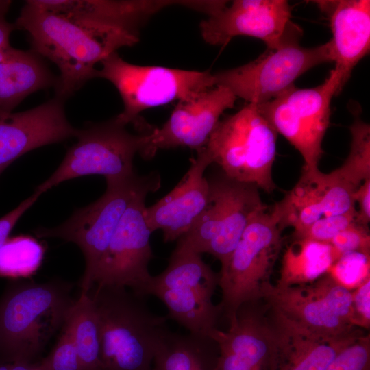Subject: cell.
<instances>
[{
	"label": "cell",
	"mask_w": 370,
	"mask_h": 370,
	"mask_svg": "<svg viewBox=\"0 0 370 370\" xmlns=\"http://www.w3.org/2000/svg\"><path fill=\"white\" fill-rule=\"evenodd\" d=\"M356 190L337 169L324 173L302 169L298 182L273 208L282 228L292 227L297 234L322 217L356 211Z\"/></svg>",
	"instance_id": "16"
},
{
	"label": "cell",
	"mask_w": 370,
	"mask_h": 370,
	"mask_svg": "<svg viewBox=\"0 0 370 370\" xmlns=\"http://www.w3.org/2000/svg\"><path fill=\"white\" fill-rule=\"evenodd\" d=\"M66 116L63 100L55 97L32 109H0V175L23 154L40 147L75 137Z\"/></svg>",
	"instance_id": "18"
},
{
	"label": "cell",
	"mask_w": 370,
	"mask_h": 370,
	"mask_svg": "<svg viewBox=\"0 0 370 370\" xmlns=\"http://www.w3.org/2000/svg\"><path fill=\"white\" fill-rule=\"evenodd\" d=\"M148 194L137 197L123 214L97 267L94 286L125 288L145 297L152 275L148 266L153 257L150 234L144 216Z\"/></svg>",
	"instance_id": "14"
},
{
	"label": "cell",
	"mask_w": 370,
	"mask_h": 370,
	"mask_svg": "<svg viewBox=\"0 0 370 370\" xmlns=\"http://www.w3.org/2000/svg\"><path fill=\"white\" fill-rule=\"evenodd\" d=\"M97 314L103 370H151L157 347L169 330L166 316L152 312L144 297L117 286L88 292Z\"/></svg>",
	"instance_id": "2"
},
{
	"label": "cell",
	"mask_w": 370,
	"mask_h": 370,
	"mask_svg": "<svg viewBox=\"0 0 370 370\" xmlns=\"http://www.w3.org/2000/svg\"><path fill=\"white\" fill-rule=\"evenodd\" d=\"M351 290L370 278V253L353 251L341 256L328 272Z\"/></svg>",
	"instance_id": "30"
},
{
	"label": "cell",
	"mask_w": 370,
	"mask_h": 370,
	"mask_svg": "<svg viewBox=\"0 0 370 370\" xmlns=\"http://www.w3.org/2000/svg\"><path fill=\"white\" fill-rule=\"evenodd\" d=\"M217 343L208 335L168 330L155 354L151 370H216Z\"/></svg>",
	"instance_id": "25"
},
{
	"label": "cell",
	"mask_w": 370,
	"mask_h": 370,
	"mask_svg": "<svg viewBox=\"0 0 370 370\" xmlns=\"http://www.w3.org/2000/svg\"><path fill=\"white\" fill-rule=\"evenodd\" d=\"M95 77L110 82L117 89L123 110L116 121L126 126L136 123L143 110L180 100L214 86L213 74L162 66H143L130 64L116 52L101 62Z\"/></svg>",
	"instance_id": "9"
},
{
	"label": "cell",
	"mask_w": 370,
	"mask_h": 370,
	"mask_svg": "<svg viewBox=\"0 0 370 370\" xmlns=\"http://www.w3.org/2000/svg\"><path fill=\"white\" fill-rule=\"evenodd\" d=\"M207 206L177 243L199 254L208 253L223 264L238 244L247 226L261 209L258 187L225 176L208 179Z\"/></svg>",
	"instance_id": "10"
},
{
	"label": "cell",
	"mask_w": 370,
	"mask_h": 370,
	"mask_svg": "<svg viewBox=\"0 0 370 370\" xmlns=\"http://www.w3.org/2000/svg\"><path fill=\"white\" fill-rule=\"evenodd\" d=\"M106 184L101 197L75 210L60 225L34 231L38 238H58L79 247L85 260L82 293H88L92 288L98 263L125 211L140 195L156 191L160 186V177L154 173L144 176L134 173L122 179L108 180Z\"/></svg>",
	"instance_id": "4"
},
{
	"label": "cell",
	"mask_w": 370,
	"mask_h": 370,
	"mask_svg": "<svg viewBox=\"0 0 370 370\" xmlns=\"http://www.w3.org/2000/svg\"><path fill=\"white\" fill-rule=\"evenodd\" d=\"M353 198L356 210V223L368 226L370 221V178L365 180L354 192Z\"/></svg>",
	"instance_id": "38"
},
{
	"label": "cell",
	"mask_w": 370,
	"mask_h": 370,
	"mask_svg": "<svg viewBox=\"0 0 370 370\" xmlns=\"http://www.w3.org/2000/svg\"><path fill=\"white\" fill-rule=\"evenodd\" d=\"M330 19L332 38V62L341 76L343 87L358 62L370 48V1H316Z\"/></svg>",
	"instance_id": "22"
},
{
	"label": "cell",
	"mask_w": 370,
	"mask_h": 370,
	"mask_svg": "<svg viewBox=\"0 0 370 370\" xmlns=\"http://www.w3.org/2000/svg\"><path fill=\"white\" fill-rule=\"evenodd\" d=\"M65 325L74 342L81 370H103L97 314L88 293H80Z\"/></svg>",
	"instance_id": "27"
},
{
	"label": "cell",
	"mask_w": 370,
	"mask_h": 370,
	"mask_svg": "<svg viewBox=\"0 0 370 370\" xmlns=\"http://www.w3.org/2000/svg\"><path fill=\"white\" fill-rule=\"evenodd\" d=\"M338 258L347 253H370L369 227L356 222L336 235L329 243Z\"/></svg>",
	"instance_id": "34"
},
{
	"label": "cell",
	"mask_w": 370,
	"mask_h": 370,
	"mask_svg": "<svg viewBox=\"0 0 370 370\" xmlns=\"http://www.w3.org/2000/svg\"><path fill=\"white\" fill-rule=\"evenodd\" d=\"M45 248L28 235L8 238L0 247V276L28 278L40 267Z\"/></svg>",
	"instance_id": "28"
},
{
	"label": "cell",
	"mask_w": 370,
	"mask_h": 370,
	"mask_svg": "<svg viewBox=\"0 0 370 370\" xmlns=\"http://www.w3.org/2000/svg\"><path fill=\"white\" fill-rule=\"evenodd\" d=\"M58 281L10 285L0 298V362H34L75 301Z\"/></svg>",
	"instance_id": "3"
},
{
	"label": "cell",
	"mask_w": 370,
	"mask_h": 370,
	"mask_svg": "<svg viewBox=\"0 0 370 370\" xmlns=\"http://www.w3.org/2000/svg\"><path fill=\"white\" fill-rule=\"evenodd\" d=\"M14 25L29 34L32 51L58 68L56 97L62 100L95 78L97 63L138 42L132 32L71 18L45 10L32 0L25 1Z\"/></svg>",
	"instance_id": "1"
},
{
	"label": "cell",
	"mask_w": 370,
	"mask_h": 370,
	"mask_svg": "<svg viewBox=\"0 0 370 370\" xmlns=\"http://www.w3.org/2000/svg\"><path fill=\"white\" fill-rule=\"evenodd\" d=\"M356 210L337 215L322 217L297 234V238H306L330 243L338 233L356 222Z\"/></svg>",
	"instance_id": "32"
},
{
	"label": "cell",
	"mask_w": 370,
	"mask_h": 370,
	"mask_svg": "<svg viewBox=\"0 0 370 370\" xmlns=\"http://www.w3.org/2000/svg\"><path fill=\"white\" fill-rule=\"evenodd\" d=\"M212 164L204 149L197 151L190 166L176 186L153 205L146 207L144 216L151 232L160 230L165 243L177 241L187 233L206 209L209 183L204 176Z\"/></svg>",
	"instance_id": "19"
},
{
	"label": "cell",
	"mask_w": 370,
	"mask_h": 370,
	"mask_svg": "<svg viewBox=\"0 0 370 370\" xmlns=\"http://www.w3.org/2000/svg\"><path fill=\"white\" fill-rule=\"evenodd\" d=\"M56 83L38 54L14 48L0 62V109L12 112L28 95Z\"/></svg>",
	"instance_id": "24"
},
{
	"label": "cell",
	"mask_w": 370,
	"mask_h": 370,
	"mask_svg": "<svg viewBox=\"0 0 370 370\" xmlns=\"http://www.w3.org/2000/svg\"><path fill=\"white\" fill-rule=\"evenodd\" d=\"M262 299L272 311L319 336H345L361 330L352 321V291L329 273L306 284H271Z\"/></svg>",
	"instance_id": "13"
},
{
	"label": "cell",
	"mask_w": 370,
	"mask_h": 370,
	"mask_svg": "<svg viewBox=\"0 0 370 370\" xmlns=\"http://www.w3.org/2000/svg\"><path fill=\"white\" fill-rule=\"evenodd\" d=\"M279 217L266 206L251 220L236 247L221 265L219 304L228 321L244 304L257 303L271 283L283 238Z\"/></svg>",
	"instance_id": "6"
},
{
	"label": "cell",
	"mask_w": 370,
	"mask_h": 370,
	"mask_svg": "<svg viewBox=\"0 0 370 370\" xmlns=\"http://www.w3.org/2000/svg\"><path fill=\"white\" fill-rule=\"evenodd\" d=\"M219 274L202 259L201 254L177 244L167 267L152 276L148 295L158 298L166 307V317L189 332L208 335L221 314L212 297Z\"/></svg>",
	"instance_id": "7"
},
{
	"label": "cell",
	"mask_w": 370,
	"mask_h": 370,
	"mask_svg": "<svg viewBox=\"0 0 370 370\" xmlns=\"http://www.w3.org/2000/svg\"><path fill=\"white\" fill-rule=\"evenodd\" d=\"M325 370H370V335L359 336L343 349Z\"/></svg>",
	"instance_id": "31"
},
{
	"label": "cell",
	"mask_w": 370,
	"mask_h": 370,
	"mask_svg": "<svg viewBox=\"0 0 370 370\" xmlns=\"http://www.w3.org/2000/svg\"><path fill=\"white\" fill-rule=\"evenodd\" d=\"M342 88L341 76L333 69L319 86H294L271 101L256 104L278 134L300 153L306 170L319 169L322 142L330 125L331 100Z\"/></svg>",
	"instance_id": "11"
},
{
	"label": "cell",
	"mask_w": 370,
	"mask_h": 370,
	"mask_svg": "<svg viewBox=\"0 0 370 370\" xmlns=\"http://www.w3.org/2000/svg\"><path fill=\"white\" fill-rule=\"evenodd\" d=\"M63 329L53 350L40 362L43 370H81L71 332L65 324Z\"/></svg>",
	"instance_id": "33"
},
{
	"label": "cell",
	"mask_w": 370,
	"mask_h": 370,
	"mask_svg": "<svg viewBox=\"0 0 370 370\" xmlns=\"http://www.w3.org/2000/svg\"><path fill=\"white\" fill-rule=\"evenodd\" d=\"M287 1L236 0L203 21L200 29L204 40L210 45H225L234 37L247 36L274 49L293 25Z\"/></svg>",
	"instance_id": "17"
},
{
	"label": "cell",
	"mask_w": 370,
	"mask_h": 370,
	"mask_svg": "<svg viewBox=\"0 0 370 370\" xmlns=\"http://www.w3.org/2000/svg\"><path fill=\"white\" fill-rule=\"evenodd\" d=\"M352 141L349 153L337 169L338 173L357 188L370 178V127L356 117L350 127Z\"/></svg>",
	"instance_id": "29"
},
{
	"label": "cell",
	"mask_w": 370,
	"mask_h": 370,
	"mask_svg": "<svg viewBox=\"0 0 370 370\" xmlns=\"http://www.w3.org/2000/svg\"><path fill=\"white\" fill-rule=\"evenodd\" d=\"M352 321L356 328H370V278L352 291Z\"/></svg>",
	"instance_id": "35"
},
{
	"label": "cell",
	"mask_w": 370,
	"mask_h": 370,
	"mask_svg": "<svg viewBox=\"0 0 370 370\" xmlns=\"http://www.w3.org/2000/svg\"><path fill=\"white\" fill-rule=\"evenodd\" d=\"M271 370H325L334 358L363 334L317 335L271 310L269 320Z\"/></svg>",
	"instance_id": "20"
},
{
	"label": "cell",
	"mask_w": 370,
	"mask_h": 370,
	"mask_svg": "<svg viewBox=\"0 0 370 370\" xmlns=\"http://www.w3.org/2000/svg\"><path fill=\"white\" fill-rule=\"evenodd\" d=\"M277 136L257 105L248 103L219 121L204 149L227 177L271 193Z\"/></svg>",
	"instance_id": "5"
},
{
	"label": "cell",
	"mask_w": 370,
	"mask_h": 370,
	"mask_svg": "<svg viewBox=\"0 0 370 370\" xmlns=\"http://www.w3.org/2000/svg\"><path fill=\"white\" fill-rule=\"evenodd\" d=\"M76 143L56 170L35 191L41 194L60 183L82 176L101 175L108 180L134 174L133 160L143 147V134L129 132L115 118L78 130Z\"/></svg>",
	"instance_id": "12"
},
{
	"label": "cell",
	"mask_w": 370,
	"mask_h": 370,
	"mask_svg": "<svg viewBox=\"0 0 370 370\" xmlns=\"http://www.w3.org/2000/svg\"><path fill=\"white\" fill-rule=\"evenodd\" d=\"M41 195L34 191L31 196L21 202L15 208L0 218V247L9 238L10 233L19 219Z\"/></svg>",
	"instance_id": "36"
},
{
	"label": "cell",
	"mask_w": 370,
	"mask_h": 370,
	"mask_svg": "<svg viewBox=\"0 0 370 370\" xmlns=\"http://www.w3.org/2000/svg\"><path fill=\"white\" fill-rule=\"evenodd\" d=\"M301 30L293 23L281 44L268 49L254 60L213 74L214 86L229 89L236 98L260 104L271 101L295 86L310 69L332 62L330 44L305 47L299 45Z\"/></svg>",
	"instance_id": "8"
},
{
	"label": "cell",
	"mask_w": 370,
	"mask_h": 370,
	"mask_svg": "<svg viewBox=\"0 0 370 370\" xmlns=\"http://www.w3.org/2000/svg\"><path fill=\"white\" fill-rule=\"evenodd\" d=\"M38 6L66 17L117 27L136 34L152 14L184 1L32 0Z\"/></svg>",
	"instance_id": "23"
},
{
	"label": "cell",
	"mask_w": 370,
	"mask_h": 370,
	"mask_svg": "<svg viewBox=\"0 0 370 370\" xmlns=\"http://www.w3.org/2000/svg\"><path fill=\"white\" fill-rule=\"evenodd\" d=\"M11 4L12 1L0 0V62L6 60L14 49L10 45V36L16 28L14 23L6 20Z\"/></svg>",
	"instance_id": "37"
},
{
	"label": "cell",
	"mask_w": 370,
	"mask_h": 370,
	"mask_svg": "<svg viewBox=\"0 0 370 370\" xmlns=\"http://www.w3.org/2000/svg\"><path fill=\"white\" fill-rule=\"evenodd\" d=\"M337 259L330 243L295 237L283 254L276 284L290 286L313 282L326 274Z\"/></svg>",
	"instance_id": "26"
},
{
	"label": "cell",
	"mask_w": 370,
	"mask_h": 370,
	"mask_svg": "<svg viewBox=\"0 0 370 370\" xmlns=\"http://www.w3.org/2000/svg\"><path fill=\"white\" fill-rule=\"evenodd\" d=\"M256 304L243 305L227 330L209 333L219 347L216 370H271L269 320Z\"/></svg>",
	"instance_id": "21"
},
{
	"label": "cell",
	"mask_w": 370,
	"mask_h": 370,
	"mask_svg": "<svg viewBox=\"0 0 370 370\" xmlns=\"http://www.w3.org/2000/svg\"><path fill=\"white\" fill-rule=\"evenodd\" d=\"M236 97L227 88L214 86L178 100L162 127L143 135V156L160 149L188 147L197 151L207 144L221 114L234 107Z\"/></svg>",
	"instance_id": "15"
}]
</instances>
